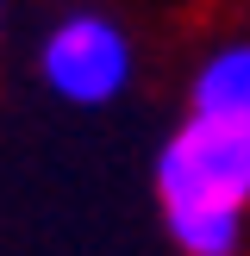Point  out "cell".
Masks as SVG:
<instances>
[{
	"label": "cell",
	"instance_id": "6da1fadb",
	"mask_svg": "<svg viewBox=\"0 0 250 256\" xmlns=\"http://www.w3.org/2000/svg\"><path fill=\"white\" fill-rule=\"evenodd\" d=\"M156 200L188 256H238L250 212V125L194 112L156 156Z\"/></svg>",
	"mask_w": 250,
	"mask_h": 256
},
{
	"label": "cell",
	"instance_id": "7a4b0ae2",
	"mask_svg": "<svg viewBox=\"0 0 250 256\" xmlns=\"http://www.w3.org/2000/svg\"><path fill=\"white\" fill-rule=\"evenodd\" d=\"M44 88L69 106H106L132 82V38L106 12H69L38 50Z\"/></svg>",
	"mask_w": 250,
	"mask_h": 256
},
{
	"label": "cell",
	"instance_id": "3957f363",
	"mask_svg": "<svg viewBox=\"0 0 250 256\" xmlns=\"http://www.w3.org/2000/svg\"><path fill=\"white\" fill-rule=\"evenodd\" d=\"M194 112L250 125V44H225L194 75Z\"/></svg>",
	"mask_w": 250,
	"mask_h": 256
}]
</instances>
